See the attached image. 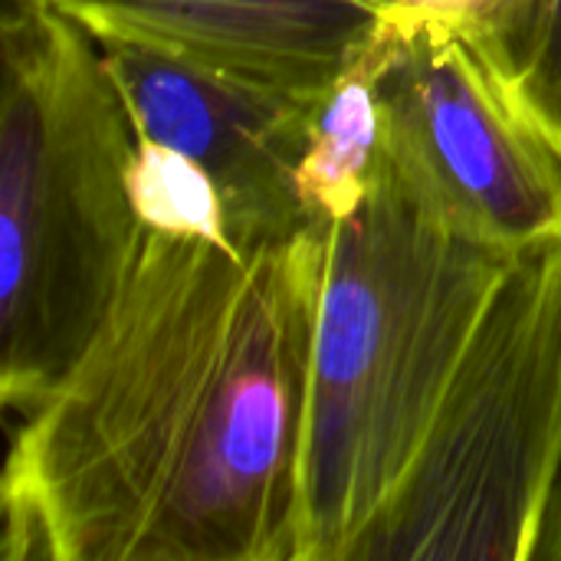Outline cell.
<instances>
[{"label":"cell","mask_w":561,"mask_h":561,"mask_svg":"<svg viewBox=\"0 0 561 561\" xmlns=\"http://www.w3.org/2000/svg\"><path fill=\"white\" fill-rule=\"evenodd\" d=\"M322 224L250 253L145 230L72 368L20 414L3 561H299Z\"/></svg>","instance_id":"cell-1"},{"label":"cell","mask_w":561,"mask_h":561,"mask_svg":"<svg viewBox=\"0 0 561 561\" xmlns=\"http://www.w3.org/2000/svg\"><path fill=\"white\" fill-rule=\"evenodd\" d=\"M411 10H421V13H434V16H450V20H473L490 0H398Z\"/></svg>","instance_id":"cell-12"},{"label":"cell","mask_w":561,"mask_h":561,"mask_svg":"<svg viewBox=\"0 0 561 561\" xmlns=\"http://www.w3.org/2000/svg\"><path fill=\"white\" fill-rule=\"evenodd\" d=\"M533 561H561V477L556 483V493H552V503H549Z\"/></svg>","instance_id":"cell-11"},{"label":"cell","mask_w":561,"mask_h":561,"mask_svg":"<svg viewBox=\"0 0 561 561\" xmlns=\"http://www.w3.org/2000/svg\"><path fill=\"white\" fill-rule=\"evenodd\" d=\"M375 95L388 174L434 224L513 256L561 240V158L460 20L404 7Z\"/></svg>","instance_id":"cell-5"},{"label":"cell","mask_w":561,"mask_h":561,"mask_svg":"<svg viewBox=\"0 0 561 561\" xmlns=\"http://www.w3.org/2000/svg\"><path fill=\"white\" fill-rule=\"evenodd\" d=\"M92 36H125L201 66L319 99L404 13L398 0H46Z\"/></svg>","instance_id":"cell-7"},{"label":"cell","mask_w":561,"mask_h":561,"mask_svg":"<svg viewBox=\"0 0 561 561\" xmlns=\"http://www.w3.org/2000/svg\"><path fill=\"white\" fill-rule=\"evenodd\" d=\"M463 26L510 102L561 158V0H490Z\"/></svg>","instance_id":"cell-9"},{"label":"cell","mask_w":561,"mask_h":561,"mask_svg":"<svg viewBox=\"0 0 561 561\" xmlns=\"http://www.w3.org/2000/svg\"><path fill=\"white\" fill-rule=\"evenodd\" d=\"M561 477V240L516 260L348 561H533Z\"/></svg>","instance_id":"cell-4"},{"label":"cell","mask_w":561,"mask_h":561,"mask_svg":"<svg viewBox=\"0 0 561 561\" xmlns=\"http://www.w3.org/2000/svg\"><path fill=\"white\" fill-rule=\"evenodd\" d=\"M388 33L371 56L339 76L312 108L309 145L299 164V194L309 224H335L352 217L385 174L375 76Z\"/></svg>","instance_id":"cell-8"},{"label":"cell","mask_w":561,"mask_h":561,"mask_svg":"<svg viewBox=\"0 0 561 561\" xmlns=\"http://www.w3.org/2000/svg\"><path fill=\"white\" fill-rule=\"evenodd\" d=\"M519 256L434 224L385 174L322 224L299 561H348L414 467L440 398Z\"/></svg>","instance_id":"cell-2"},{"label":"cell","mask_w":561,"mask_h":561,"mask_svg":"<svg viewBox=\"0 0 561 561\" xmlns=\"http://www.w3.org/2000/svg\"><path fill=\"white\" fill-rule=\"evenodd\" d=\"M128 187L145 230L197 237L233 250L227 237L224 201L207 171L197 168L184 151L164 141L138 138L128 168Z\"/></svg>","instance_id":"cell-10"},{"label":"cell","mask_w":561,"mask_h":561,"mask_svg":"<svg viewBox=\"0 0 561 561\" xmlns=\"http://www.w3.org/2000/svg\"><path fill=\"white\" fill-rule=\"evenodd\" d=\"M0 404L33 408L85 352L141 243L135 125L95 39L46 0H3Z\"/></svg>","instance_id":"cell-3"},{"label":"cell","mask_w":561,"mask_h":561,"mask_svg":"<svg viewBox=\"0 0 561 561\" xmlns=\"http://www.w3.org/2000/svg\"><path fill=\"white\" fill-rule=\"evenodd\" d=\"M92 39L135 135L164 141L207 171L237 253L293 240L309 227L299 164L319 99L256 85L138 39Z\"/></svg>","instance_id":"cell-6"}]
</instances>
